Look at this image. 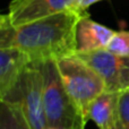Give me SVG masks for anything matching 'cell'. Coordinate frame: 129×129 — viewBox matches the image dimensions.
Listing matches in <instances>:
<instances>
[{
    "label": "cell",
    "instance_id": "6da1fadb",
    "mask_svg": "<svg viewBox=\"0 0 129 129\" xmlns=\"http://www.w3.org/2000/svg\"><path fill=\"white\" fill-rule=\"evenodd\" d=\"M88 13L71 8L14 26L8 16L0 18V49L17 48L28 56L31 63L58 61L76 54V27Z\"/></svg>",
    "mask_w": 129,
    "mask_h": 129
},
{
    "label": "cell",
    "instance_id": "7a4b0ae2",
    "mask_svg": "<svg viewBox=\"0 0 129 129\" xmlns=\"http://www.w3.org/2000/svg\"><path fill=\"white\" fill-rule=\"evenodd\" d=\"M57 67L67 94L86 123L92 102L105 91L104 82L88 63L76 54L58 60Z\"/></svg>",
    "mask_w": 129,
    "mask_h": 129
},
{
    "label": "cell",
    "instance_id": "3957f363",
    "mask_svg": "<svg viewBox=\"0 0 129 129\" xmlns=\"http://www.w3.org/2000/svg\"><path fill=\"white\" fill-rule=\"evenodd\" d=\"M36 64H39L43 75V101L48 127L84 129L86 123L67 94L57 61H45Z\"/></svg>",
    "mask_w": 129,
    "mask_h": 129
},
{
    "label": "cell",
    "instance_id": "277c9868",
    "mask_svg": "<svg viewBox=\"0 0 129 129\" xmlns=\"http://www.w3.org/2000/svg\"><path fill=\"white\" fill-rule=\"evenodd\" d=\"M1 102L15 109L28 129H47L43 101V75L36 63H29L16 89Z\"/></svg>",
    "mask_w": 129,
    "mask_h": 129
},
{
    "label": "cell",
    "instance_id": "5b68a950",
    "mask_svg": "<svg viewBox=\"0 0 129 129\" xmlns=\"http://www.w3.org/2000/svg\"><path fill=\"white\" fill-rule=\"evenodd\" d=\"M76 56L101 76L105 84V91L119 93L129 88V57L117 56L107 49L78 52Z\"/></svg>",
    "mask_w": 129,
    "mask_h": 129
},
{
    "label": "cell",
    "instance_id": "8992f818",
    "mask_svg": "<svg viewBox=\"0 0 129 129\" xmlns=\"http://www.w3.org/2000/svg\"><path fill=\"white\" fill-rule=\"evenodd\" d=\"M75 0H13L9 4L8 16L14 26L26 24L35 19L70 8Z\"/></svg>",
    "mask_w": 129,
    "mask_h": 129
},
{
    "label": "cell",
    "instance_id": "52a82bcc",
    "mask_svg": "<svg viewBox=\"0 0 129 129\" xmlns=\"http://www.w3.org/2000/svg\"><path fill=\"white\" fill-rule=\"evenodd\" d=\"M31 63L25 52L17 48L0 49V100L5 101L16 89L24 71Z\"/></svg>",
    "mask_w": 129,
    "mask_h": 129
},
{
    "label": "cell",
    "instance_id": "ba28073f",
    "mask_svg": "<svg viewBox=\"0 0 129 129\" xmlns=\"http://www.w3.org/2000/svg\"><path fill=\"white\" fill-rule=\"evenodd\" d=\"M114 33L111 28L94 22L86 14L76 27V53L105 49Z\"/></svg>",
    "mask_w": 129,
    "mask_h": 129
},
{
    "label": "cell",
    "instance_id": "9c48e42d",
    "mask_svg": "<svg viewBox=\"0 0 129 129\" xmlns=\"http://www.w3.org/2000/svg\"><path fill=\"white\" fill-rule=\"evenodd\" d=\"M119 93L104 91L92 102L88 117L95 122L99 129H113L118 119Z\"/></svg>",
    "mask_w": 129,
    "mask_h": 129
},
{
    "label": "cell",
    "instance_id": "30bf717a",
    "mask_svg": "<svg viewBox=\"0 0 129 129\" xmlns=\"http://www.w3.org/2000/svg\"><path fill=\"white\" fill-rule=\"evenodd\" d=\"M105 49L117 56L129 57V32H116Z\"/></svg>",
    "mask_w": 129,
    "mask_h": 129
},
{
    "label": "cell",
    "instance_id": "8fae6325",
    "mask_svg": "<svg viewBox=\"0 0 129 129\" xmlns=\"http://www.w3.org/2000/svg\"><path fill=\"white\" fill-rule=\"evenodd\" d=\"M118 119L122 129H129V88L119 93Z\"/></svg>",
    "mask_w": 129,
    "mask_h": 129
},
{
    "label": "cell",
    "instance_id": "7c38bea8",
    "mask_svg": "<svg viewBox=\"0 0 129 129\" xmlns=\"http://www.w3.org/2000/svg\"><path fill=\"white\" fill-rule=\"evenodd\" d=\"M0 129H13V113L10 109L1 102V119H0Z\"/></svg>",
    "mask_w": 129,
    "mask_h": 129
},
{
    "label": "cell",
    "instance_id": "4fadbf2b",
    "mask_svg": "<svg viewBox=\"0 0 129 129\" xmlns=\"http://www.w3.org/2000/svg\"><path fill=\"white\" fill-rule=\"evenodd\" d=\"M100 1H103V0H75L73 2V5L70 6L71 9L76 11H79V13H87V8L91 7L92 5L96 4V2H100Z\"/></svg>",
    "mask_w": 129,
    "mask_h": 129
},
{
    "label": "cell",
    "instance_id": "5bb4252c",
    "mask_svg": "<svg viewBox=\"0 0 129 129\" xmlns=\"http://www.w3.org/2000/svg\"><path fill=\"white\" fill-rule=\"evenodd\" d=\"M5 104H6V103H5ZM7 107H8V105H7ZM8 108L10 109L11 113H13V129H28L26 123H25V121L23 120V118L20 117V114L18 113L15 109H13V108H10V107H8Z\"/></svg>",
    "mask_w": 129,
    "mask_h": 129
},
{
    "label": "cell",
    "instance_id": "9a60e30c",
    "mask_svg": "<svg viewBox=\"0 0 129 129\" xmlns=\"http://www.w3.org/2000/svg\"><path fill=\"white\" fill-rule=\"evenodd\" d=\"M113 129H122V127H121V125H120V122H119V119H117L116 123H114V126H113Z\"/></svg>",
    "mask_w": 129,
    "mask_h": 129
},
{
    "label": "cell",
    "instance_id": "2e32d148",
    "mask_svg": "<svg viewBox=\"0 0 129 129\" xmlns=\"http://www.w3.org/2000/svg\"><path fill=\"white\" fill-rule=\"evenodd\" d=\"M47 129H66V128H52V127H48Z\"/></svg>",
    "mask_w": 129,
    "mask_h": 129
}]
</instances>
